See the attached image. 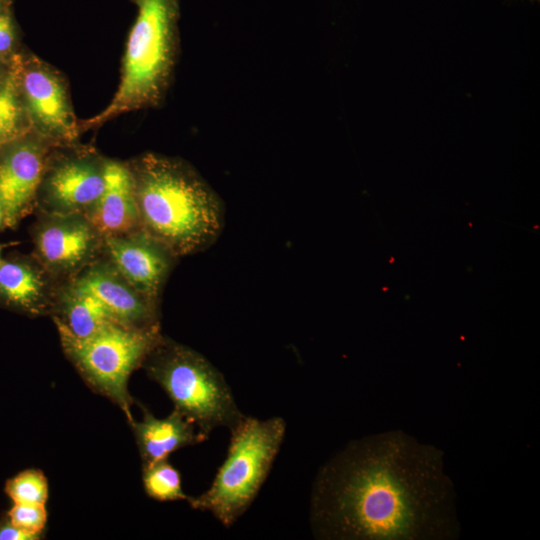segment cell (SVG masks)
<instances>
[{"label": "cell", "mask_w": 540, "mask_h": 540, "mask_svg": "<svg viewBox=\"0 0 540 540\" xmlns=\"http://www.w3.org/2000/svg\"><path fill=\"white\" fill-rule=\"evenodd\" d=\"M111 264L141 295L157 304L176 257L142 228L103 238Z\"/></svg>", "instance_id": "7"}, {"label": "cell", "mask_w": 540, "mask_h": 540, "mask_svg": "<svg viewBox=\"0 0 540 540\" xmlns=\"http://www.w3.org/2000/svg\"><path fill=\"white\" fill-rule=\"evenodd\" d=\"M3 219L5 220V218H4V210H3L2 205L0 203V225H1L2 221H3Z\"/></svg>", "instance_id": "23"}, {"label": "cell", "mask_w": 540, "mask_h": 540, "mask_svg": "<svg viewBox=\"0 0 540 540\" xmlns=\"http://www.w3.org/2000/svg\"><path fill=\"white\" fill-rule=\"evenodd\" d=\"M230 431L226 458L212 484L187 500L193 509L210 512L225 527L232 526L256 498L279 453L286 423L281 417L245 416Z\"/></svg>", "instance_id": "5"}, {"label": "cell", "mask_w": 540, "mask_h": 540, "mask_svg": "<svg viewBox=\"0 0 540 540\" xmlns=\"http://www.w3.org/2000/svg\"><path fill=\"white\" fill-rule=\"evenodd\" d=\"M5 493L13 504L45 505L48 498V481L39 469H26L7 480Z\"/></svg>", "instance_id": "18"}, {"label": "cell", "mask_w": 540, "mask_h": 540, "mask_svg": "<svg viewBox=\"0 0 540 540\" xmlns=\"http://www.w3.org/2000/svg\"><path fill=\"white\" fill-rule=\"evenodd\" d=\"M142 366L198 431L233 429L245 415L223 374L199 352L161 336Z\"/></svg>", "instance_id": "4"}, {"label": "cell", "mask_w": 540, "mask_h": 540, "mask_svg": "<svg viewBox=\"0 0 540 540\" xmlns=\"http://www.w3.org/2000/svg\"><path fill=\"white\" fill-rule=\"evenodd\" d=\"M57 329L65 354L84 381L116 404L130 423L133 399L128 379L161 338L159 325L133 328L111 322L85 338Z\"/></svg>", "instance_id": "6"}, {"label": "cell", "mask_w": 540, "mask_h": 540, "mask_svg": "<svg viewBox=\"0 0 540 540\" xmlns=\"http://www.w3.org/2000/svg\"><path fill=\"white\" fill-rule=\"evenodd\" d=\"M59 315L55 317L58 328L77 338L88 337L105 325L117 322L107 308L93 295L70 285L63 293Z\"/></svg>", "instance_id": "16"}, {"label": "cell", "mask_w": 540, "mask_h": 540, "mask_svg": "<svg viewBox=\"0 0 540 540\" xmlns=\"http://www.w3.org/2000/svg\"><path fill=\"white\" fill-rule=\"evenodd\" d=\"M14 35L10 19L0 13V53L8 51L13 43Z\"/></svg>", "instance_id": "22"}, {"label": "cell", "mask_w": 540, "mask_h": 540, "mask_svg": "<svg viewBox=\"0 0 540 540\" xmlns=\"http://www.w3.org/2000/svg\"><path fill=\"white\" fill-rule=\"evenodd\" d=\"M71 285L97 298L118 323L133 328L159 325L157 304L136 291L111 262L88 266Z\"/></svg>", "instance_id": "9"}, {"label": "cell", "mask_w": 540, "mask_h": 540, "mask_svg": "<svg viewBox=\"0 0 540 540\" xmlns=\"http://www.w3.org/2000/svg\"><path fill=\"white\" fill-rule=\"evenodd\" d=\"M101 240L89 219L81 214H48L35 237L43 267L54 274H70L86 267Z\"/></svg>", "instance_id": "8"}, {"label": "cell", "mask_w": 540, "mask_h": 540, "mask_svg": "<svg viewBox=\"0 0 540 540\" xmlns=\"http://www.w3.org/2000/svg\"><path fill=\"white\" fill-rule=\"evenodd\" d=\"M143 419L129 423L142 459V465L167 459L174 451L198 444L207 435L196 431V426L174 409L165 418H156L146 407L141 406Z\"/></svg>", "instance_id": "14"}, {"label": "cell", "mask_w": 540, "mask_h": 540, "mask_svg": "<svg viewBox=\"0 0 540 540\" xmlns=\"http://www.w3.org/2000/svg\"><path fill=\"white\" fill-rule=\"evenodd\" d=\"M23 90L29 109L48 134L73 140L77 129L60 80L49 70L34 68L23 77Z\"/></svg>", "instance_id": "13"}, {"label": "cell", "mask_w": 540, "mask_h": 540, "mask_svg": "<svg viewBox=\"0 0 540 540\" xmlns=\"http://www.w3.org/2000/svg\"><path fill=\"white\" fill-rule=\"evenodd\" d=\"M146 494L157 501L188 500L182 489L180 472L167 459L142 465Z\"/></svg>", "instance_id": "17"}, {"label": "cell", "mask_w": 540, "mask_h": 540, "mask_svg": "<svg viewBox=\"0 0 540 540\" xmlns=\"http://www.w3.org/2000/svg\"><path fill=\"white\" fill-rule=\"evenodd\" d=\"M103 165L82 159L68 160L46 180L44 206L49 215H87L104 189Z\"/></svg>", "instance_id": "10"}, {"label": "cell", "mask_w": 540, "mask_h": 540, "mask_svg": "<svg viewBox=\"0 0 540 540\" xmlns=\"http://www.w3.org/2000/svg\"><path fill=\"white\" fill-rule=\"evenodd\" d=\"M1 262H2V261H1V259H0V264H1Z\"/></svg>", "instance_id": "24"}, {"label": "cell", "mask_w": 540, "mask_h": 540, "mask_svg": "<svg viewBox=\"0 0 540 540\" xmlns=\"http://www.w3.org/2000/svg\"><path fill=\"white\" fill-rule=\"evenodd\" d=\"M9 520L19 529L42 537L47 522L45 505L13 504L6 513Z\"/></svg>", "instance_id": "20"}, {"label": "cell", "mask_w": 540, "mask_h": 540, "mask_svg": "<svg viewBox=\"0 0 540 540\" xmlns=\"http://www.w3.org/2000/svg\"><path fill=\"white\" fill-rule=\"evenodd\" d=\"M309 514L325 540H454L461 531L443 452L402 430L352 440L327 460Z\"/></svg>", "instance_id": "1"}, {"label": "cell", "mask_w": 540, "mask_h": 540, "mask_svg": "<svg viewBox=\"0 0 540 540\" xmlns=\"http://www.w3.org/2000/svg\"><path fill=\"white\" fill-rule=\"evenodd\" d=\"M42 537L27 533L16 527L7 514L0 519V540H37Z\"/></svg>", "instance_id": "21"}, {"label": "cell", "mask_w": 540, "mask_h": 540, "mask_svg": "<svg viewBox=\"0 0 540 540\" xmlns=\"http://www.w3.org/2000/svg\"><path fill=\"white\" fill-rule=\"evenodd\" d=\"M15 75L0 88V143L12 139L19 130L21 109L17 98Z\"/></svg>", "instance_id": "19"}, {"label": "cell", "mask_w": 540, "mask_h": 540, "mask_svg": "<svg viewBox=\"0 0 540 540\" xmlns=\"http://www.w3.org/2000/svg\"><path fill=\"white\" fill-rule=\"evenodd\" d=\"M0 298L28 313H45L49 296L44 272L26 262H1Z\"/></svg>", "instance_id": "15"}, {"label": "cell", "mask_w": 540, "mask_h": 540, "mask_svg": "<svg viewBox=\"0 0 540 540\" xmlns=\"http://www.w3.org/2000/svg\"><path fill=\"white\" fill-rule=\"evenodd\" d=\"M140 227L176 257L219 238L225 209L216 191L182 160L148 153L131 168Z\"/></svg>", "instance_id": "2"}, {"label": "cell", "mask_w": 540, "mask_h": 540, "mask_svg": "<svg viewBox=\"0 0 540 540\" xmlns=\"http://www.w3.org/2000/svg\"><path fill=\"white\" fill-rule=\"evenodd\" d=\"M117 91L108 106L86 122L100 125L120 114L156 105L169 84L178 46V0H135Z\"/></svg>", "instance_id": "3"}, {"label": "cell", "mask_w": 540, "mask_h": 540, "mask_svg": "<svg viewBox=\"0 0 540 540\" xmlns=\"http://www.w3.org/2000/svg\"><path fill=\"white\" fill-rule=\"evenodd\" d=\"M43 172L44 151L34 142L15 146L0 161V203L5 222L14 224L27 211Z\"/></svg>", "instance_id": "12"}, {"label": "cell", "mask_w": 540, "mask_h": 540, "mask_svg": "<svg viewBox=\"0 0 540 540\" xmlns=\"http://www.w3.org/2000/svg\"><path fill=\"white\" fill-rule=\"evenodd\" d=\"M103 171L104 189L86 217L102 238L141 228L131 169L117 162H106Z\"/></svg>", "instance_id": "11"}]
</instances>
